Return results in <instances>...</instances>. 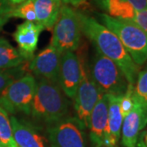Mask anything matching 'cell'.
Wrapping results in <instances>:
<instances>
[{
    "instance_id": "cell-22",
    "label": "cell",
    "mask_w": 147,
    "mask_h": 147,
    "mask_svg": "<svg viewBox=\"0 0 147 147\" xmlns=\"http://www.w3.org/2000/svg\"><path fill=\"white\" fill-rule=\"evenodd\" d=\"M26 69V65H21L18 67L7 69H0V94L15 80L22 77Z\"/></svg>"
},
{
    "instance_id": "cell-18",
    "label": "cell",
    "mask_w": 147,
    "mask_h": 147,
    "mask_svg": "<svg viewBox=\"0 0 147 147\" xmlns=\"http://www.w3.org/2000/svg\"><path fill=\"white\" fill-rule=\"evenodd\" d=\"M18 49L13 47L4 38H0V69L18 67L27 63Z\"/></svg>"
},
{
    "instance_id": "cell-32",
    "label": "cell",
    "mask_w": 147,
    "mask_h": 147,
    "mask_svg": "<svg viewBox=\"0 0 147 147\" xmlns=\"http://www.w3.org/2000/svg\"><path fill=\"white\" fill-rule=\"evenodd\" d=\"M0 147H6V146L2 142V141L0 140Z\"/></svg>"
},
{
    "instance_id": "cell-2",
    "label": "cell",
    "mask_w": 147,
    "mask_h": 147,
    "mask_svg": "<svg viewBox=\"0 0 147 147\" xmlns=\"http://www.w3.org/2000/svg\"><path fill=\"white\" fill-rule=\"evenodd\" d=\"M69 110V101L59 85L38 79L30 115L32 119L49 126L67 117Z\"/></svg>"
},
{
    "instance_id": "cell-9",
    "label": "cell",
    "mask_w": 147,
    "mask_h": 147,
    "mask_svg": "<svg viewBox=\"0 0 147 147\" xmlns=\"http://www.w3.org/2000/svg\"><path fill=\"white\" fill-rule=\"evenodd\" d=\"M81 79V64L74 52L61 53L58 74V85L64 94L74 99Z\"/></svg>"
},
{
    "instance_id": "cell-19",
    "label": "cell",
    "mask_w": 147,
    "mask_h": 147,
    "mask_svg": "<svg viewBox=\"0 0 147 147\" xmlns=\"http://www.w3.org/2000/svg\"><path fill=\"white\" fill-rule=\"evenodd\" d=\"M136 87L133 91V100L139 103L142 110L143 120L147 124V69L137 75Z\"/></svg>"
},
{
    "instance_id": "cell-27",
    "label": "cell",
    "mask_w": 147,
    "mask_h": 147,
    "mask_svg": "<svg viewBox=\"0 0 147 147\" xmlns=\"http://www.w3.org/2000/svg\"><path fill=\"white\" fill-rule=\"evenodd\" d=\"M65 4H70L72 6H79L85 3L87 0H61Z\"/></svg>"
},
{
    "instance_id": "cell-8",
    "label": "cell",
    "mask_w": 147,
    "mask_h": 147,
    "mask_svg": "<svg viewBox=\"0 0 147 147\" xmlns=\"http://www.w3.org/2000/svg\"><path fill=\"white\" fill-rule=\"evenodd\" d=\"M84 128L76 117H65L47 127L48 142L52 147H85Z\"/></svg>"
},
{
    "instance_id": "cell-15",
    "label": "cell",
    "mask_w": 147,
    "mask_h": 147,
    "mask_svg": "<svg viewBox=\"0 0 147 147\" xmlns=\"http://www.w3.org/2000/svg\"><path fill=\"white\" fill-rule=\"evenodd\" d=\"M131 111L123 119L121 132L122 144L124 147H136L140 131L146 127L142 107L136 100Z\"/></svg>"
},
{
    "instance_id": "cell-21",
    "label": "cell",
    "mask_w": 147,
    "mask_h": 147,
    "mask_svg": "<svg viewBox=\"0 0 147 147\" xmlns=\"http://www.w3.org/2000/svg\"><path fill=\"white\" fill-rule=\"evenodd\" d=\"M10 18L16 17L25 19L28 21H36V14L34 0H27L18 5L14 6L13 9L8 14Z\"/></svg>"
},
{
    "instance_id": "cell-30",
    "label": "cell",
    "mask_w": 147,
    "mask_h": 147,
    "mask_svg": "<svg viewBox=\"0 0 147 147\" xmlns=\"http://www.w3.org/2000/svg\"><path fill=\"white\" fill-rule=\"evenodd\" d=\"M8 1L10 2L11 4H12L13 6H16L20 4L21 3H23V2H25V1H27V0H8Z\"/></svg>"
},
{
    "instance_id": "cell-20",
    "label": "cell",
    "mask_w": 147,
    "mask_h": 147,
    "mask_svg": "<svg viewBox=\"0 0 147 147\" xmlns=\"http://www.w3.org/2000/svg\"><path fill=\"white\" fill-rule=\"evenodd\" d=\"M0 140L6 147H18L13 138L10 118L7 112L0 106Z\"/></svg>"
},
{
    "instance_id": "cell-16",
    "label": "cell",
    "mask_w": 147,
    "mask_h": 147,
    "mask_svg": "<svg viewBox=\"0 0 147 147\" xmlns=\"http://www.w3.org/2000/svg\"><path fill=\"white\" fill-rule=\"evenodd\" d=\"M36 22L44 29L52 30L57 21L61 0H34Z\"/></svg>"
},
{
    "instance_id": "cell-25",
    "label": "cell",
    "mask_w": 147,
    "mask_h": 147,
    "mask_svg": "<svg viewBox=\"0 0 147 147\" xmlns=\"http://www.w3.org/2000/svg\"><path fill=\"white\" fill-rule=\"evenodd\" d=\"M14 6L11 4L8 0H0V17L8 15Z\"/></svg>"
},
{
    "instance_id": "cell-12",
    "label": "cell",
    "mask_w": 147,
    "mask_h": 147,
    "mask_svg": "<svg viewBox=\"0 0 147 147\" xmlns=\"http://www.w3.org/2000/svg\"><path fill=\"white\" fill-rule=\"evenodd\" d=\"M108 125V97L103 96L97 101L90 116V140L93 147L103 146Z\"/></svg>"
},
{
    "instance_id": "cell-13",
    "label": "cell",
    "mask_w": 147,
    "mask_h": 147,
    "mask_svg": "<svg viewBox=\"0 0 147 147\" xmlns=\"http://www.w3.org/2000/svg\"><path fill=\"white\" fill-rule=\"evenodd\" d=\"M13 138L18 147H47V141L34 126L15 116L10 117Z\"/></svg>"
},
{
    "instance_id": "cell-7",
    "label": "cell",
    "mask_w": 147,
    "mask_h": 147,
    "mask_svg": "<svg viewBox=\"0 0 147 147\" xmlns=\"http://www.w3.org/2000/svg\"><path fill=\"white\" fill-rule=\"evenodd\" d=\"M81 79L74 96V110L76 118L86 128L89 127L90 116L95 105L104 93L91 78L89 71L80 58Z\"/></svg>"
},
{
    "instance_id": "cell-11",
    "label": "cell",
    "mask_w": 147,
    "mask_h": 147,
    "mask_svg": "<svg viewBox=\"0 0 147 147\" xmlns=\"http://www.w3.org/2000/svg\"><path fill=\"white\" fill-rule=\"evenodd\" d=\"M44 28L36 21H24L17 26L13 33V38L18 45V51L27 61L34 57L38 38Z\"/></svg>"
},
{
    "instance_id": "cell-14",
    "label": "cell",
    "mask_w": 147,
    "mask_h": 147,
    "mask_svg": "<svg viewBox=\"0 0 147 147\" xmlns=\"http://www.w3.org/2000/svg\"><path fill=\"white\" fill-rule=\"evenodd\" d=\"M123 95L107 94L108 97V125L103 146L116 147L120 138L123 118L120 111V101Z\"/></svg>"
},
{
    "instance_id": "cell-24",
    "label": "cell",
    "mask_w": 147,
    "mask_h": 147,
    "mask_svg": "<svg viewBox=\"0 0 147 147\" xmlns=\"http://www.w3.org/2000/svg\"><path fill=\"white\" fill-rule=\"evenodd\" d=\"M131 23H133L147 33V9L137 11Z\"/></svg>"
},
{
    "instance_id": "cell-28",
    "label": "cell",
    "mask_w": 147,
    "mask_h": 147,
    "mask_svg": "<svg viewBox=\"0 0 147 147\" xmlns=\"http://www.w3.org/2000/svg\"><path fill=\"white\" fill-rule=\"evenodd\" d=\"M9 19H10V17H9L8 15H6V16H1V17H0V30H2V28H3V26L8 21Z\"/></svg>"
},
{
    "instance_id": "cell-29",
    "label": "cell",
    "mask_w": 147,
    "mask_h": 147,
    "mask_svg": "<svg viewBox=\"0 0 147 147\" xmlns=\"http://www.w3.org/2000/svg\"><path fill=\"white\" fill-rule=\"evenodd\" d=\"M136 147H146V146L145 143H144V141H143V134H142V136H141V137L139 138V140L137 141V146Z\"/></svg>"
},
{
    "instance_id": "cell-1",
    "label": "cell",
    "mask_w": 147,
    "mask_h": 147,
    "mask_svg": "<svg viewBox=\"0 0 147 147\" xmlns=\"http://www.w3.org/2000/svg\"><path fill=\"white\" fill-rule=\"evenodd\" d=\"M82 33L93 43L95 48L113 61L122 70L127 83L136 84L139 65L133 61L119 38L95 18L77 11Z\"/></svg>"
},
{
    "instance_id": "cell-26",
    "label": "cell",
    "mask_w": 147,
    "mask_h": 147,
    "mask_svg": "<svg viewBox=\"0 0 147 147\" xmlns=\"http://www.w3.org/2000/svg\"><path fill=\"white\" fill-rule=\"evenodd\" d=\"M137 11L147 9V0H126Z\"/></svg>"
},
{
    "instance_id": "cell-3",
    "label": "cell",
    "mask_w": 147,
    "mask_h": 147,
    "mask_svg": "<svg viewBox=\"0 0 147 147\" xmlns=\"http://www.w3.org/2000/svg\"><path fill=\"white\" fill-rule=\"evenodd\" d=\"M97 17L103 26L119 38L123 46L137 65H142L146 61V32L133 23L115 19L105 13H98Z\"/></svg>"
},
{
    "instance_id": "cell-5",
    "label": "cell",
    "mask_w": 147,
    "mask_h": 147,
    "mask_svg": "<svg viewBox=\"0 0 147 147\" xmlns=\"http://www.w3.org/2000/svg\"><path fill=\"white\" fill-rule=\"evenodd\" d=\"M37 80L30 73L25 74L7 87L0 94V106L11 115H30Z\"/></svg>"
},
{
    "instance_id": "cell-4",
    "label": "cell",
    "mask_w": 147,
    "mask_h": 147,
    "mask_svg": "<svg viewBox=\"0 0 147 147\" xmlns=\"http://www.w3.org/2000/svg\"><path fill=\"white\" fill-rule=\"evenodd\" d=\"M90 75L104 94L123 95L128 83L123 73L113 61L96 49L90 65Z\"/></svg>"
},
{
    "instance_id": "cell-10",
    "label": "cell",
    "mask_w": 147,
    "mask_h": 147,
    "mask_svg": "<svg viewBox=\"0 0 147 147\" xmlns=\"http://www.w3.org/2000/svg\"><path fill=\"white\" fill-rule=\"evenodd\" d=\"M61 53L48 46L29 61L28 68L38 79H43L58 84Z\"/></svg>"
},
{
    "instance_id": "cell-17",
    "label": "cell",
    "mask_w": 147,
    "mask_h": 147,
    "mask_svg": "<svg viewBox=\"0 0 147 147\" xmlns=\"http://www.w3.org/2000/svg\"><path fill=\"white\" fill-rule=\"evenodd\" d=\"M96 5L106 11L108 16L131 22L137 10L126 0H95Z\"/></svg>"
},
{
    "instance_id": "cell-31",
    "label": "cell",
    "mask_w": 147,
    "mask_h": 147,
    "mask_svg": "<svg viewBox=\"0 0 147 147\" xmlns=\"http://www.w3.org/2000/svg\"><path fill=\"white\" fill-rule=\"evenodd\" d=\"M143 137H144V143H145V145L147 147V132L146 133H143Z\"/></svg>"
},
{
    "instance_id": "cell-6",
    "label": "cell",
    "mask_w": 147,
    "mask_h": 147,
    "mask_svg": "<svg viewBox=\"0 0 147 147\" xmlns=\"http://www.w3.org/2000/svg\"><path fill=\"white\" fill-rule=\"evenodd\" d=\"M82 30L77 11L69 6H61L57 21L53 27L50 46L61 53L74 52L79 46Z\"/></svg>"
},
{
    "instance_id": "cell-23",
    "label": "cell",
    "mask_w": 147,
    "mask_h": 147,
    "mask_svg": "<svg viewBox=\"0 0 147 147\" xmlns=\"http://www.w3.org/2000/svg\"><path fill=\"white\" fill-rule=\"evenodd\" d=\"M133 91L134 85L128 84L125 93L123 95L120 101V111L123 118L124 119L133 109L134 101H133Z\"/></svg>"
}]
</instances>
